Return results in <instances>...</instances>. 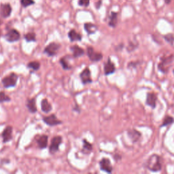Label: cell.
Returning a JSON list of instances; mask_svg holds the SVG:
<instances>
[{
  "label": "cell",
  "instance_id": "cell-11",
  "mask_svg": "<svg viewBox=\"0 0 174 174\" xmlns=\"http://www.w3.org/2000/svg\"><path fill=\"white\" fill-rule=\"evenodd\" d=\"M156 101H157V95L154 92H149L147 93L146 104L150 106L152 109H154L156 106Z\"/></svg>",
  "mask_w": 174,
  "mask_h": 174
},
{
  "label": "cell",
  "instance_id": "cell-26",
  "mask_svg": "<svg viewBox=\"0 0 174 174\" xmlns=\"http://www.w3.org/2000/svg\"><path fill=\"white\" fill-rule=\"evenodd\" d=\"M27 67L29 69H31L33 71H37L40 68V63L38 61H31L29 62L27 64Z\"/></svg>",
  "mask_w": 174,
  "mask_h": 174
},
{
  "label": "cell",
  "instance_id": "cell-4",
  "mask_svg": "<svg viewBox=\"0 0 174 174\" xmlns=\"http://www.w3.org/2000/svg\"><path fill=\"white\" fill-rule=\"evenodd\" d=\"M60 48V44H59L58 43H55V42H52V43H50L44 48V53L47 54L48 57H54L57 54Z\"/></svg>",
  "mask_w": 174,
  "mask_h": 174
},
{
  "label": "cell",
  "instance_id": "cell-14",
  "mask_svg": "<svg viewBox=\"0 0 174 174\" xmlns=\"http://www.w3.org/2000/svg\"><path fill=\"white\" fill-rule=\"evenodd\" d=\"M2 136L3 138V142L7 143L10 142L12 139V126H8L3 131L2 133Z\"/></svg>",
  "mask_w": 174,
  "mask_h": 174
},
{
  "label": "cell",
  "instance_id": "cell-17",
  "mask_svg": "<svg viewBox=\"0 0 174 174\" xmlns=\"http://www.w3.org/2000/svg\"><path fill=\"white\" fill-rule=\"evenodd\" d=\"M118 12H112L109 16V22L108 25L112 28H115L118 23Z\"/></svg>",
  "mask_w": 174,
  "mask_h": 174
},
{
  "label": "cell",
  "instance_id": "cell-30",
  "mask_svg": "<svg viewBox=\"0 0 174 174\" xmlns=\"http://www.w3.org/2000/svg\"><path fill=\"white\" fill-rule=\"evenodd\" d=\"M21 3H22L23 7L26 8L29 6L34 4V1L33 0H21Z\"/></svg>",
  "mask_w": 174,
  "mask_h": 174
},
{
  "label": "cell",
  "instance_id": "cell-28",
  "mask_svg": "<svg viewBox=\"0 0 174 174\" xmlns=\"http://www.w3.org/2000/svg\"><path fill=\"white\" fill-rule=\"evenodd\" d=\"M11 99L10 97L7 95L5 92L0 91V103H4V102H8L10 101Z\"/></svg>",
  "mask_w": 174,
  "mask_h": 174
},
{
  "label": "cell",
  "instance_id": "cell-9",
  "mask_svg": "<svg viewBox=\"0 0 174 174\" xmlns=\"http://www.w3.org/2000/svg\"><path fill=\"white\" fill-rule=\"evenodd\" d=\"M80 78L82 84H87L93 82V80L91 78V72L88 67L84 69L81 73L80 74Z\"/></svg>",
  "mask_w": 174,
  "mask_h": 174
},
{
  "label": "cell",
  "instance_id": "cell-12",
  "mask_svg": "<svg viewBox=\"0 0 174 174\" xmlns=\"http://www.w3.org/2000/svg\"><path fill=\"white\" fill-rule=\"evenodd\" d=\"M116 71V67L114 63L111 61L110 58H108L107 62L104 65V74L109 76L114 74Z\"/></svg>",
  "mask_w": 174,
  "mask_h": 174
},
{
  "label": "cell",
  "instance_id": "cell-19",
  "mask_svg": "<svg viewBox=\"0 0 174 174\" xmlns=\"http://www.w3.org/2000/svg\"><path fill=\"white\" fill-rule=\"evenodd\" d=\"M27 107L29 111L32 114H34L37 112V106H36V98L29 99L27 102Z\"/></svg>",
  "mask_w": 174,
  "mask_h": 174
},
{
  "label": "cell",
  "instance_id": "cell-23",
  "mask_svg": "<svg viewBox=\"0 0 174 174\" xmlns=\"http://www.w3.org/2000/svg\"><path fill=\"white\" fill-rule=\"evenodd\" d=\"M93 150V145L87 139H83V153L89 154Z\"/></svg>",
  "mask_w": 174,
  "mask_h": 174
},
{
  "label": "cell",
  "instance_id": "cell-33",
  "mask_svg": "<svg viewBox=\"0 0 174 174\" xmlns=\"http://www.w3.org/2000/svg\"><path fill=\"white\" fill-rule=\"evenodd\" d=\"M164 2L165 3V4H167V5H168V4H169L171 3V0H164Z\"/></svg>",
  "mask_w": 174,
  "mask_h": 174
},
{
  "label": "cell",
  "instance_id": "cell-31",
  "mask_svg": "<svg viewBox=\"0 0 174 174\" xmlns=\"http://www.w3.org/2000/svg\"><path fill=\"white\" fill-rule=\"evenodd\" d=\"M90 3V0H79L78 3L80 6H88Z\"/></svg>",
  "mask_w": 174,
  "mask_h": 174
},
{
  "label": "cell",
  "instance_id": "cell-13",
  "mask_svg": "<svg viewBox=\"0 0 174 174\" xmlns=\"http://www.w3.org/2000/svg\"><path fill=\"white\" fill-rule=\"evenodd\" d=\"M127 134H128L129 138L131 139V142L133 143H137L142 137V133L139 132V131L135 129H129L127 131Z\"/></svg>",
  "mask_w": 174,
  "mask_h": 174
},
{
  "label": "cell",
  "instance_id": "cell-27",
  "mask_svg": "<svg viewBox=\"0 0 174 174\" xmlns=\"http://www.w3.org/2000/svg\"><path fill=\"white\" fill-rule=\"evenodd\" d=\"M24 38L27 42H36V35L33 32H29L27 33V34H25L24 36Z\"/></svg>",
  "mask_w": 174,
  "mask_h": 174
},
{
  "label": "cell",
  "instance_id": "cell-6",
  "mask_svg": "<svg viewBox=\"0 0 174 174\" xmlns=\"http://www.w3.org/2000/svg\"><path fill=\"white\" fill-rule=\"evenodd\" d=\"M87 56L93 62H98L103 59V54L101 53L95 51L92 46L87 48Z\"/></svg>",
  "mask_w": 174,
  "mask_h": 174
},
{
  "label": "cell",
  "instance_id": "cell-35",
  "mask_svg": "<svg viewBox=\"0 0 174 174\" xmlns=\"http://www.w3.org/2000/svg\"><path fill=\"white\" fill-rule=\"evenodd\" d=\"M1 23H1V21H0V25H1Z\"/></svg>",
  "mask_w": 174,
  "mask_h": 174
},
{
  "label": "cell",
  "instance_id": "cell-22",
  "mask_svg": "<svg viewBox=\"0 0 174 174\" xmlns=\"http://www.w3.org/2000/svg\"><path fill=\"white\" fill-rule=\"evenodd\" d=\"M84 29H85V31L88 33V34H94V33L97 31V29H98L97 26L91 23L84 24Z\"/></svg>",
  "mask_w": 174,
  "mask_h": 174
},
{
  "label": "cell",
  "instance_id": "cell-24",
  "mask_svg": "<svg viewBox=\"0 0 174 174\" xmlns=\"http://www.w3.org/2000/svg\"><path fill=\"white\" fill-rule=\"evenodd\" d=\"M174 122V118L171 116H166L165 117V118L163 119V121L162 122V124L160 125V127H165L167 126L168 125H170L171 124H173Z\"/></svg>",
  "mask_w": 174,
  "mask_h": 174
},
{
  "label": "cell",
  "instance_id": "cell-32",
  "mask_svg": "<svg viewBox=\"0 0 174 174\" xmlns=\"http://www.w3.org/2000/svg\"><path fill=\"white\" fill-rule=\"evenodd\" d=\"M101 0H100V1H99L98 2H97V9H99V8H100V6H101Z\"/></svg>",
  "mask_w": 174,
  "mask_h": 174
},
{
  "label": "cell",
  "instance_id": "cell-15",
  "mask_svg": "<svg viewBox=\"0 0 174 174\" xmlns=\"http://www.w3.org/2000/svg\"><path fill=\"white\" fill-rule=\"evenodd\" d=\"M12 12V8L9 3H6L2 5L0 9V14L3 18H7L10 16Z\"/></svg>",
  "mask_w": 174,
  "mask_h": 174
},
{
  "label": "cell",
  "instance_id": "cell-18",
  "mask_svg": "<svg viewBox=\"0 0 174 174\" xmlns=\"http://www.w3.org/2000/svg\"><path fill=\"white\" fill-rule=\"evenodd\" d=\"M48 137L46 135H42L37 140V143L40 149H44L48 146Z\"/></svg>",
  "mask_w": 174,
  "mask_h": 174
},
{
  "label": "cell",
  "instance_id": "cell-34",
  "mask_svg": "<svg viewBox=\"0 0 174 174\" xmlns=\"http://www.w3.org/2000/svg\"><path fill=\"white\" fill-rule=\"evenodd\" d=\"M173 74H174V70H173Z\"/></svg>",
  "mask_w": 174,
  "mask_h": 174
},
{
  "label": "cell",
  "instance_id": "cell-10",
  "mask_svg": "<svg viewBox=\"0 0 174 174\" xmlns=\"http://www.w3.org/2000/svg\"><path fill=\"white\" fill-rule=\"evenodd\" d=\"M43 121L46 125L50 126H54L59 125H61L62 121L59 120L55 114H51L48 116H45L43 118Z\"/></svg>",
  "mask_w": 174,
  "mask_h": 174
},
{
  "label": "cell",
  "instance_id": "cell-2",
  "mask_svg": "<svg viewBox=\"0 0 174 174\" xmlns=\"http://www.w3.org/2000/svg\"><path fill=\"white\" fill-rule=\"evenodd\" d=\"M174 61V54L169 55H163L160 58V62L158 63V70L163 74H166L170 69L172 63Z\"/></svg>",
  "mask_w": 174,
  "mask_h": 174
},
{
  "label": "cell",
  "instance_id": "cell-7",
  "mask_svg": "<svg viewBox=\"0 0 174 174\" xmlns=\"http://www.w3.org/2000/svg\"><path fill=\"white\" fill-rule=\"evenodd\" d=\"M99 167L101 171H104L108 173H111L113 171V167L109 159L103 158L99 161Z\"/></svg>",
  "mask_w": 174,
  "mask_h": 174
},
{
  "label": "cell",
  "instance_id": "cell-3",
  "mask_svg": "<svg viewBox=\"0 0 174 174\" xmlns=\"http://www.w3.org/2000/svg\"><path fill=\"white\" fill-rule=\"evenodd\" d=\"M19 79V76L14 73H11L8 76H6V77H4L2 82L4 88H9L12 87H14L16 84H17V81Z\"/></svg>",
  "mask_w": 174,
  "mask_h": 174
},
{
  "label": "cell",
  "instance_id": "cell-5",
  "mask_svg": "<svg viewBox=\"0 0 174 174\" xmlns=\"http://www.w3.org/2000/svg\"><path fill=\"white\" fill-rule=\"evenodd\" d=\"M62 143V138L61 136H55L52 140L49 146V152L51 154H54L59 150V146Z\"/></svg>",
  "mask_w": 174,
  "mask_h": 174
},
{
  "label": "cell",
  "instance_id": "cell-25",
  "mask_svg": "<svg viewBox=\"0 0 174 174\" xmlns=\"http://www.w3.org/2000/svg\"><path fill=\"white\" fill-rule=\"evenodd\" d=\"M59 62H60L61 65L62 67L63 68V70H71L72 68L71 65L70 64L69 62L66 60L65 57L61 58Z\"/></svg>",
  "mask_w": 174,
  "mask_h": 174
},
{
  "label": "cell",
  "instance_id": "cell-29",
  "mask_svg": "<svg viewBox=\"0 0 174 174\" xmlns=\"http://www.w3.org/2000/svg\"><path fill=\"white\" fill-rule=\"evenodd\" d=\"M165 40L167 42H168L169 44H170L171 45H173L174 43V35L173 33H168L167 35H165L163 36Z\"/></svg>",
  "mask_w": 174,
  "mask_h": 174
},
{
  "label": "cell",
  "instance_id": "cell-20",
  "mask_svg": "<svg viewBox=\"0 0 174 174\" xmlns=\"http://www.w3.org/2000/svg\"><path fill=\"white\" fill-rule=\"evenodd\" d=\"M41 109L42 110V112H44V113H49L50 111H51L53 107L51 104H50L47 99H42L41 101Z\"/></svg>",
  "mask_w": 174,
  "mask_h": 174
},
{
  "label": "cell",
  "instance_id": "cell-21",
  "mask_svg": "<svg viewBox=\"0 0 174 174\" xmlns=\"http://www.w3.org/2000/svg\"><path fill=\"white\" fill-rule=\"evenodd\" d=\"M68 37L71 42H76V41H81L82 40V36L80 34L74 29H71L68 33Z\"/></svg>",
  "mask_w": 174,
  "mask_h": 174
},
{
  "label": "cell",
  "instance_id": "cell-1",
  "mask_svg": "<svg viewBox=\"0 0 174 174\" xmlns=\"http://www.w3.org/2000/svg\"><path fill=\"white\" fill-rule=\"evenodd\" d=\"M146 167L152 172L160 171L163 168L161 157L156 154H152L146 161Z\"/></svg>",
  "mask_w": 174,
  "mask_h": 174
},
{
  "label": "cell",
  "instance_id": "cell-8",
  "mask_svg": "<svg viewBox=\"0 0 174 174\" xmlns=\"http://www.w3.org/2000/svg\"><path fill=\"white\" fill-rule=\"evenodd\" d=\"M5 37L8 42H10V43H12V42L19 41L20 40V33L17 30H16L14 29H10L9 31L7 32V33L5 36Z\"/></svg>",
  "mask_w": 174,
  "mask_h": 174
},
{
  "label": "cell",
  "instance_id": "cell-16",
  "mask_svg": "<svg viewBox=\"0 0 174 174\" xmlns=\"http://www.w3.org/2000/svg\"><path fill=\"white\" fill-rule=\"evenodd\" d=\"M70 49L72 51V54H73V57L74 58L80 57L84 54V50H83V48L77 45L71 46Z\"/></svg>",
  "mask_w": 174,
  "mask_h": 174
}]
</instances>
